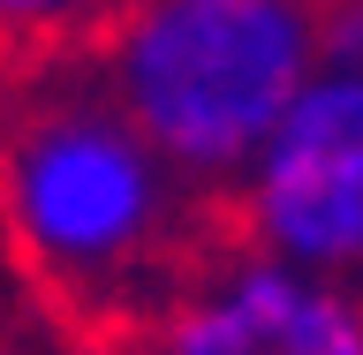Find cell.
<instances>
[{
  "label": "cell",
  "instance_id": "obj_4",
  "mask_svg": "<svg viewBox=\"0 0 363 355\" xmlns=\"http://www.w3.org/2000/svg\"><path fill=\"white\" fill-rule=\"evenodd\" d=\"M152 355H363V317L340 280L242 249L167 295Z\"/></svg>",
  "mask_w": 363,
  "mask_h": 355
},
{
  "label": "cell",
  "instance_id": "obj_5",
  "mask_svg": "<svg viewBox=\"0 0 363 355\" xmlns=\"http://www.w3.org/2000/svg\"><path fill=\"white\" fill-rule=\"evenodd\" d=\"M121 0H0V45L16 53H53V45L99 38Z\"/></svg>",
  "mask_w": 363,
  "mask_h": 355
},
{
  "label": "cell",
  "instance_id": "obj_1",
  "mask_svg": "<svg viewBox=\"0 0 363 355\" xmlns=\"http://www.w3.org/2000/svg\"><path fill=\"white\" fill-rule=\"evenodd\" d=\"M189 189L106 91H45L0 144V212L76 303H144L189 242Z\"/></svg>",
  "mask_w": 363,
  "mask_h": 355
},
{
  "label": "cell",
  "instance_id": "obj_2",
  "mask_svg": "<svg viewBox=\"0 0 363 355\" xmlns=\"http://www.w3.org/2000/svg\"><path fill=\"white\" fill-rule=\"evenodd\" d=\"M325 30L333 0H121L106 98L182 181L220 189L325 61Z\"/></svg>",
  "mask_w": 363,
  "mask_h": 355
},
{
  "label": "cell",
  "instance_id": "obj_3",
  "mask_svg": "<svg viewBox=\"0 0 363 355\" xmlns=\"http://www.w3.org/2000/svg\"><path fill=\"white\" fill-rule=\"evenodd\" d=\"M235 212L242 242L272 265L340 280L363 257V45L348 0H333L325 61L235 167Z\"/></svg>",
  "mask_w": 363,
  "mask_h": 355
}]
</instances>
